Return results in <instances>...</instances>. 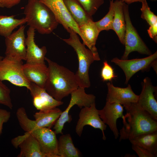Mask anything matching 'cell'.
Wrapping results in <instances>:
<instances>
[{
	"mask_svg": "<svg viewBox=\"0 0 157 157\" xmlns=\"http://www.w3.org/2000/svg\"><path fill=\"white\" fill-rule=\"evenodd\" d=\"M77 0L87 13L91 17L95 13L104 2V0Z\"/></svg>",
	"mask_w": 157,
	"mask_h": 157,
	"instance_id": "83f0119b",
	"label": "cell"
},
{
	"mask_svg": "<svg viewBox=\"0 0 157 157\" xmlns=\"http://www.w3.org/2000/svg\"><path fill=\"white\" fill-rule=\"evenodd\" d=\"M25 28L24 25H21L17 30L5 38V56L26 60Z\"/></svg>",
	"mask_w": 157,
	"mask_h": 157,
	"instance_id": "30bf717a",
	"label": "cell"
},
{
	"mask_svg": "<svg viewBox=\"0 0 157 157\" xmlns=\"http://www.w3.org/2000/svg\"><path fill=\"white\" fill-rule=\"evenodd\" d=\"M126 113L122 118L123 126L119 131V141L129 140L145 133L157 131V120L135 103L124 107Z\"/></svg>",
	"mask_w": 157,
	"mask_h": 157,
	"instance_id": "6da1fadb",
	"label": "cell"
},
{
	"mask_svg": "<svg viewBox=\"0 0 157 157\" xmlns=\"http://www.w3.org/2000/svg\"><path fill=\"white\" fill-rule=\"evenodd\" d=\"M123 11L125 22L124 36L125 49L121 59H128L129 54L133 51L148 56L151 55L150 50L139 35L132 23L129 15L128 5L124 3Z\"/></svg>",
	"mask_w": 157,
	"mask_h": 157,
	"instance_id": "5b68a950",
	"label": "cell"
},
{
	"mask_svg": "<svg viewBox=\"0 0 157 157\" xmlns=\"http://www.w3.org/2000/svg\"><path fill=\"white\" fill-rule=\"evenodd\" d=\"M11 116V113L6 110L0 108V135L2 133L3 125L8 121Z\"/></svg>",
	"mask_w": 157,
	"mask_h": 157,
	"instance_id": "1f68e13d",
	"label": "cell"
},
{
	"mask_svg": "<svg viewBox=\"0 0 157 157\" xmlns=\"http://www.w3.org/2000/svg\"><path fill=\"white\" fill-rule=\"evenodd\" d=\"M107 85L108 93L106 102L118 103L124 107L137 101L139 95L134 93L130 85L125 88L115 86L110 82L108 83Z\"/></svg>",
	"mask_w": 157,
	"mask_h": 157,
	"instance_id": "2e32d148",
	"label": "cell"
},
{
	"mask_svg": "<svg viewBox=\"0 0 157 157\" xmlns=\"http://www.w3.org/2000/svg\"><path fill=\"white\" fill-rule=\"evenodd\" d=\"M15 15H0V35L5 38L10 35L13 31L17 27L26 23V18H15Z\"/></svg>",
	"mask_w": 157,
	"mask_h": 157,
	"instance_id": "d4e9b609",
	"label": "cell"
},
{
	"mask_svg": "<svg viewBox=\"0 0 157 157\" xmlns=\"http://www.w3.org/2000/svg\"><path fill=\"white\" fill-rule=\"evenodd\" d=\"M0 7L3 8V6H2V5L1 4V3H0Z\"/></svg>",
	"mask_w": 157,
	"mask_h": 157,
	"instance_id": "e575fe53",
	"label": "cell"
},
{
	"mask_svg": "<svg viewBox=\"0 0 157 157\" xmlns=\"http://www.w3.org/2000/svg\"><path fill=\"white\" fill-rule=\"evenodd\" d=\"M68 32L69 38L62 39L72 47L77 55L78 66L75 74L76 81L79 87L88 88L90 86L89 70L91 64L95 60L94 55L91 50L81 42L76 33L72 29Z\"/></svg>",
	"mask_w": 157,
	"mask_h": 157,
	"instance_id": "277c9868",
	"label": "cell"
},
{
	"mask_svg": "<svg viewBox=\"0 0 157 157\" xmlns=\"http://www.w3.org/2000/svg\"><path fill=\"white\" fill-rule=\"evenodd\" d=\"M10 90L0 80V104L12 109L13 105L10 96Z\"/></svg>",
	"mask_w": 157,
	"mask_h": 157,
	"instance_id": "f1b7e54d",
	"label": "cell"
},
{
	"mask_svg": "<svg viewBox=\"0 0 157 157\" xmlns=\"http://www.w3.org/2000/svg\"><path fill=\"white\" fill-rule=\"evenodd\" d=\"M22 60L5 56L0 57V80L8 81L19 87L29 89L31 83L25 77L23 71Z\"/></svg>",
	"mask_w": 157,
	"mask_h": 157,
	"instance_id": "8992f818",
	"label": "cell"
},
{
	"mask_svg": "<svg viewBox=\"0 0 157 157\" xmlns=\"http://www.w3.org/2000/svg\"><path fill=\"white\" fill-rule=\"evenodd\" d=\"M1 56H0V57Z\"/></svg>",
	"mask_w": 157,
	"mask_h": 157,
	"instance_id": "8d00e7d4",
	"label": "cell"
},
{
	"mask_svg": "<svg viewBox=\"0 0 157 157\" xmlns=\"http://www.w3.org/2000/svg\"><path fill=\"white\" fill-rule=\"evenodd\" d=\"M157 58V51L144 58L131 60L120 59L117 57L113 58L111 62L120 67L124 71L126 77L125 83L135 74L139 71L149 69Z\"/></svg>",
	"mask_w": 157,
	"mask_h": 157,
	"instance_id": "ba28073f",
	"label": "cell"
},
{
	"mask_svg": "<svg viewBox=\"0 0 157 157\" xmlns=\"http://www.w3.org/2000/svg\"><path fill=\"white\" fill-rule=\"evenodd\" d=\"M124 2L122 0L113 1L114 15L112 24V30L117 35L120 42L124 44V36L125 22L123 11Z\"/></svg>",
	"mask_w": 157,
	"mask_h": 157,
	"instance_id": "ffe728a7",
	"label": "cell"
},
{
	"mask_svg": "<svg viewBox=\"0 0 157 157\" xmlns=\"http://www.w3.org/2000/svg\"><path fill=\"white\" fill-rule=\"evenodd\" d=\"M57 150L59 157H78L81 156L80 151L74 146L69 134H62L60 137Z\"/></svg>",
	"mask_w": 157,
	"mask_h": 157,
	"instance_id": "cb8c5ba5",
	"label": "cell"
},
{
	"mask_svg": "<svg viewBox=\"0 0 157 157\" xmlns=\"http://www.w3.org/2000/svg\"><path fill=\"white\" fill-rule=\"evenodd\" d=\"M151 0L153 1H157V0Z\"/></svg>",
	"mask_w": 157,
	"mask_h": 157,
	"instance_id": "d590c367",
	"label": "cell"
},
{
	"mask_svg": "<svg viewBox=\"0 0 157 157\" xmlns=\"http://www.w3.org/2000/svg\"><path fill=\"white\" fill-rule=\"evenodd\" d=\"M33 99V104L37 110H45L57 107L63 102L58 101L50 95L44 88L31 82L29 89Z\"/></svg>",
	"mask_w": 157,
	"mask_h": 157,
	"instance_id": "9a60e30c",
	"label": "cell"
},
{
	"mask_svg": "<svg viewBox=\"0 0 157 157\" xmlns=\"http://www.w3.org/2000/svg\"><path fill=\"white\" fill-rule=\"evenodd\" d=\"M11 143L15 148H20L18 157H46L37 140L29 132L13 139Z\"/></svg>",
	"mask_w": 157,
	"mask_h": 157,
	"instance_id": "4fadbf2b",
	"label": "cell"
},
{
	"mask_svg": "<svg viewBox=\"0 0 157 157\" xmlns=\"http://www.w3.org/2000/svg\"><path fill=\"white\" fill-rule=\"evenodd\" d=\"M24 13L27 25L41 34L51 33L59 24L52 11L40 0H28Z\"/></svg>",
	"mask_w": 157,
	"mask_h": 157,
	"instance_id": "3957f363",
	"label": "cell"
},
{
	"mask_svg": "<svg viewBox=\"0 0 157 157\" xmlns=\"http://www.w3.org/2000/svg\"><path fill=\"white\" fill-rule=\"evenodd\" d=\"M62 111L57 107L45 110H40L34 115L35 124L38 127L51 129L54 125Z\"/></svg>",
	"mask_w": 157,
	"mask_h": 157,
	"instance_id": "44dd1931",
	"label": "cell"
},
{
	"mask_svg": "<svg viewBox=\"0 0 157 157\" xmlns=\"http://www.w3.org/2000/svg\"><path fill=\"white\" fill-rule=\"evenodd\" d=\"M35 30L29 27L27 31L26 39V63L30 64H45V56L47 52L46 47H39L35 41Z\"/></svg>",
	"mask_w": 157,
	"mask_h": 157,
	"instance_id": "e0dca14e",
	"label": "cell"
},
{
	"mask_svg": "<svg viewBox=\"0 0 157 157\" xmlns=\"http://www.w3.org/2000/svg\"><path fill=\"white\" fill-rule=\"evenodd\" d=\"M20 1L21 0H0V3L3 8H10L18 4Z\"/></svg>",
	"mask_w": 157,
	"mask_h": 157,
	"instance_id": "d6a6232c",
	"label": "cell"
},
{
	"mask_svg": "<svg viewBox=\"0 0 157 157\" xmlns=\"http://www.w3.org/2000/svg\"><path fill=\"white\" fill-rule=\"evenodd\" d=\"M79 117L75 130L79 136H81L84 126L89 125L94 129H100L102 133L103 140L106 139L104 131L106 129L107 125L100 118L99 110L96 108L95 103L89 107H84L82 108L79 113Z\"/></svg>",
	"mask_w": 157,
	"mask_h": 157,
	"instance_id": "9c48e42d",
	"label": "cell"
},
{
	"mask_svg": "<svg viewBox=\"0 0 157 157\" xmlns=\"http://www.w3.org/2000/svg\"><path fill=\"white\" fill-rule=\"evenodd\" d=\"M49 75L44 88L56 100L61 101L79 87L75 74L67 68L45 57Z\"/></svg>",
	"mask_w": 157,
	"mask_h": 157,
	"instance_id": "7a4b0ae2",
	"label": "cell"
},
{
	"mask_svg": "<svg viewBox=\"0 0 157 157\" xmlns=\"http://www.w3.org/2000/svg\"><path fill=\"white\" fill-rule=\"evenodd\" d=\"M123 107L121 104L107 102L103 108L99 110L100 118L105 124L108 126L115 139H117L119 135L117 122L118 118L123 116Z\"/></svg>",
	"mask_w": 157,
	"mask_h": 157,
	"instance_id": "5bb4252c",
	"label": "cell"
},
{
	"mask_svg": "<svg viewBox=\"0 0 157 157\" xmlns=\"http://www.w3.org/2000/svg\"><path fill=\"white\" fill-rule=\"evenodd\" d=\"M141 3V18L146 21L149 27L157 28V16L151 10L147 0H143Z\"/></svg>",
	"mask_w": 157,
	"mask_h": 157,
	"instance_id": "4316f807",
	"label": "cell"
},
{
	"mask_svg": "<svg viewBox=\"0 0 157 157\" xmlns=\"http://www.w3.org/2000/svg\"><path fill=\"white\" fill-rule=\"evenodd\" d=\"M101 76L104 81H111L117 77L115 75L113 69L106 60L103 62L101 72Z\"/></svg>",
	"mask_w": 157,
	"mask_h": 157,
	"instance_id": "f546056e",
	"label": "cell"
},
{
	"mask_svg": "<svg viewBox=\"0 0 157 157\" xmlns=\"http://www.w3.org/2000/svg\"><path fill=\"white\" fill-rule=\"evenodd\" d=\"M23 71L29 82L44 88L49 75L48 67L45 63L30 64L26 63L23 65Z\"/></svg>",
	"mask_w": 157,
	"mask_h": 157,
	"instance_id": "d6986e66",
	"label": "cell"
},
{
	"mask_svg": "<svg viewBox=\"0 0 157 157\" xmlns=\"http://www.w3.org/2000/svg\"><path fill=\"white\" fill-rule=\"evenodd\" d=\"M156 91V88L153 85L150 79L146 77L143 80L142 90L135 104L157 120V101L155 97Z\"/></svg>",
	"mask_w": 157,
	"mask_h": 157,
	"instance_id": "7c38bea8",
	"label": "cell"
},
{
	"mask_svg": "<svg viewBox=\"0 0 157 157\" xmlns=\"http://www.w3.org/2000/svg\"><path fill=\"white\" fill-rule=\"evenodd\" d=\"M83 43L92 52L95 60L99 61L100 59L96 44L100 31L93 20L79 27Z\"/></svg>",
	"mask_w": 157,
	"mask_h": 157,
	"instance_id": "ac0fdd59",
	"label": "cell"
},
{
	"mask_svg": "<svg viewBox=\"0 0 157 157\" xmlns=\"http://www.w3.org/2000/svg\"><path fill=\"white\" fill-rule=\"evenodd\" d=\"M70 94L71 98L69 104L65 110L62 112L53 126V129L56 134H62L65 124L71 121L72 116L69 114V112L73 106L77 105L81 108L82 107H89L95 103V96L92 94H87L85 92V88H82L78 87Z\"/></svg>",
	"mask_w": 157,
	"mask_h": 157,
	"instance_id": "52a82bcc",
	"label": "cell"
},
{
	"mask_svg": "<svg viewBox=\"0 0 157 157\" xmlns=\"http://www.w3.org/2000/svg\"><path fill=\"white\" fill-rule=\"evenodd\" d=\"M132 148L139 157H156L149 151L138 145L132 144Z\"/></svg>",
	"mask_w": 157,
	"mask_h": 157,
	"instance_id": "4dcf8cb0",
	"label": "cell"
},
{
	"mask_svg": "<svg viewBox=\"0 0 157 157\" xmlns=\"http://www.w3.org/2000/svg\"><path fill=\"white\" fill-rule=\"evenodd\" d=\"M132 144L138 145L157 156V131L143 134L129 140Z\"/></svg>",
	"mask_w": 157,
	"mask_h": 157,
	"instance_id": "603a6c76",
	"label": "cell"
},
{
	"mask_svg": "<svg viewBox=\"0 0 157 157\" xmlns=\"http://www.w3.org/2000/svg\"><path fill=\"white\" fill-rule=\"evenodd\" d=\"M113 1L110 0L109 10L107 13L102 19L95 22L98 29L100 31H108L112 29L114 15Z\"/></svg>",
	"mask_w": 157,
	"mask_h": 157,
	"instance_id": "484cf974",
	"label": "cell"
},
{
	"mask_svg": "<svg viewBox=\"0 0 157 157\" xmlns=\"http://www.w3.org/2000/svg\"><path fill=\"white\" fill-rule=\"evenodd\" d=\"M52 11L59 24L68 32L72 29L81 38L79 26L72 18L63 0H40Z\"/></svg>",
	"mask_w": 157,
	"mask_h": 157,
	"instance_id": "8fae6325",
	"label": "cell"
},
{
	"mask_svg": "<svg viewBox=\"0 0 157 157\" xmlns=\"http://www.w3.org/2000/svg\"><path fill=\"white\" fill-rule=\"evenodd\" d=\"M70 14L79 27L93 20L77 0H63Z\"/></svg>",
	"mask_w": 157,
	"mask_h": 157,
	"instance_id": "7402d4cb",
	"label": "cell"
},
{
	"mask_svg": "<svg viewBox=\"0 0 157 157\" xmlns=\"http://www.w3.org/2000/svg\"><path fill=\"white\" fill-rule=\"evenodd\" d=\"M124 2L128 5L135 2H141L143 0H122Z\"/></svg>",
	"mask_w": 157,
	"mask_h": 157,
	"instance_id": "836d02e7",
	"label": "cell"
}]
</instances>
